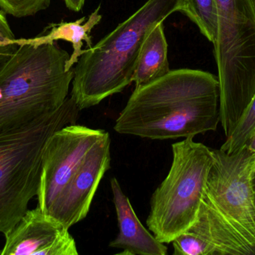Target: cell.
<instances>
[{"mask_svg":"<svg viewBox=\"0 0 255 255\" xmlns=\"http://www.w3.org/2000/svg\"><path fill=\"white\" fill-rule=\"evenodd\" d=\"M181 13L197 25L209 41L214 43L217 31L215 0H184Z\"/></svg>","mask_w":255,"mask_h":255,"instance_id":"14","label":"cell"},{"mask_svg":"<svg viewBox=\"0 0 255 255\" xmlns=\"http://www.w3.org/2000/svg\"><path fill=\"white\" fill-rule=\"evenodd\" d=\"M80 111L70 95L55 112L0 133V234L6 235L17 224L37 196L49 138L76 124Z\"/></svg>","mask_w":255,"mask_h":255,"instance_id":"5","label":"cell"},{"mask_svg":"<svg viewBox=\"0 0 255 255\" xmlns=\"http://www.w3.org/2000/svg\"><path fill=\"white\" fill-rule=\"evenodd\" d=\"M66 7L74 12H79L83 8L85 0H64Z\"/></svg>","mask_w":255,"mask_h":255,"instance_id":"18","label":"cell"},{"mask_svg":"<svg viewBox=\"0 0 255 255\" xmlns=\"http://www.w3.org/2000/svg\"><path fill=\"white\" fill-rule=\"evenodd\" d=\"M172 166L151 196L146 220L163 244H171L196 221L214 162L212 150L192 137L172 144Z\"/></svg>","mask_w":255,"mask_h":255,"instance_id":"7","label":"cell"},{"mask_svg":"<svg viewBox=\"0 0 255 255\" xmlns=\"http://www.w3.org/2000/svg\"><path fill=\"white\" fill-rule=\"evenodd\" d=\"M220 122L218 78L178 69L135 88L114 129L120 134L166 140L215 131Z\"/></svg>","mask_w":255,"mask_h":255,"instance_id":"2","label":"cell"},{"mask_svg":"<svg viewBox=\"0 0 255 255\" xmlns=\"http://www.w3.org/2000/svg\"><path fill=\"white\" fill-rule=\"evenodd\" d=\"M252 4H253V9H254L255 14V0H251Z\"/></svg>","mask_w":255,"mask_h":255,"instance_id":"21","label":"cell"},{"mask_svg":"<svg viewBox=\"0 0 255 255\" xmlns=\"http://www.w3.org/2000/svg\"><path fill=\"white\" fill-rule=\"evenodd\" d=\"M252 184L255 192V166H253V171H252Z\"/></svg>","mask_w":255,"mask_h":255,"instance_id":"20","label":"cell"},{"mask_svg":"<svg viewBox=\"0 0 255 255\" xmlns=\"http://www.w3.org/2000/svg\"><path fill=\"white\" fill-rule=\"evenodd\" d=\"M255 131V95L235 131L226 139L220 149L227 154H235L244 148Z\"/></svg>","mask_w":255,"mask_h":255,"instance_id":"15","label":"cell"},{"mask_svg":"<svg viewBox=\"0 0 255 255\" xmlns=\"http://www.w3.org/2000/svg\"><path fill=\"white\" fill-rule=\"evenodd\" d=\"M214 56L218 70L220 124L232 134L255 95V14L251 0H215Z\"/></svg>","mask_w":255,"mask_h":255,"instance_id":"6","label":"cell"},{"mask_svg":"<svg viewBox=\"0 0 255 255\" xmlns=\"http://www.w3.org/2000/svg\"></svg>","mask_w":255,"mask_h":255,"instance_id":"23","label":"cell"},{"mask_svg":"<svg viewBox=\"0 0 255 255\" xmlns=\"http://www.w3.org/2000/svg\"><path fill=\"white\" fill-rule=\"evenodd\" d=\"M111 168V139L106 132L91 148L58 199L50 216L70 229L88 216L94 196Z\"/></svg>","mask_w":255,"mask_h":255,"instance_id":"10","label":"cell"},{"mask_svg":"<svg viewBox=\"0 0 255 255\" xmlns=\"http://www.w3.org/2000/svg\"><path fill=\"white\" fill-rule=\"evenodd\" d=\"M106 131L70 124L55 132L48 141L37 191V207L50 215L55 204L91 148Z\"/></svg>","mask_w":255,"mask_h":255,"instance_id":"8","label":"cell"},{"mask_svg":"<svg viewBox=\"0 0 255 255\" xmlns=\"http://www.w3.org/2000/svg\"><path fill=\"white\" fill-rule=\"evenodd\" d=\"M15 36L9 25L6 13L0 10V65L3 64L18 47Z\"/></svg>","mask_w":255,"mask_h":255,"instance_id":"17","label":"cell"},{"mask_svg":"<svg viewBox=\"0 0 255 255\" xmlns=\"http://www.w3.org/2000/svg\"><path fill=\"white\" fill-rule=\"evenodd\" d=\"M4 236L0 255H79L69 229L38 207L28 209Z\"/></svg>","mask_w":255,"mask_h":255,"instance_id":"9","label":"cell"},{"mask_svg":"<svg viewBox=\"0 0 255 255\" xmlns=\"http://www.w3.org/2000/svg\"><path fill=\"white\" fill-rule=\"evenodd\" d=\"M55 42L20 44L0 65V133L25 127L59 109L68 97L74 67Z\"/></svg>","mask_w":255,"mask_h":255,"instance_id":"4","label":"cell"},{"mask_svg":"<svg viewBox=\"0 0 255 255\" xmlns=\"http://www.w3.org/2000/svg\"><path fill=\"white\" fill-rule=\"evenodd\" d=\"M52 0H0V9L6 14L22 18L48 8Z\"/></svg>","mask_w":255,"mask_h":255,"instance_id":"16","label":"cell"},{"mask_svg":"<svg viewBox=\"0 0 255 255\" xmlns=\"http://www.w3.org/2000/svg\"><path fill=\"white\" fill-rule=\"evenodd\" d=\"M184 6V0H148L97 44L84 49L70 93L79 109L97 106L130 85L147 34Z\"/></svg>","mask_w":255,"mask_h":255,"instance_id":"3","label":"cell"},{"mask_svg":"<svg viewBox=\"0 0 255 255\" xmlns=\"http://www.w3.org/2000/svg\"><path fill=\"white\" fill-rule=\"evenodd\" d=\"M100 6L93 13L86 16L80 18L74 22H62L59 23H52L45 28L44 31L31 38L15 39L14 43L17 46L24 43L40 45L43 43H52L57 40H62L72 43L73 51L66 64V70H70L79 61L83 53L82 49L84 41L86 42L88 47L93 46L91 33L96 25L101 21L102 15L100 13Z\"/></svg>","mask_w":255,"mask_h":255,"instance_id":"12","label":"cell"},{"mask_svg":"<svg viewBox=\"0 0 255 255\" xmlns=\"http://www.w3.org/2000/svg\"><path fill=\"white\" fill-rule=\"evenodd\" d=\"M246 146L248 148V149L250 150L253 154H255V131L253 133V134L252 135L250 139H249Z\"/></svg>","mask_w":255,"mask_h":255,"instance_id":"19","label":"cell"},{"mask_svg":"<svg viewBox=\"0 0 255 255\" xmlns=\"http://www.w3.org/2000/svg\"><path fill=\"white\" fill-rule=\"evenodd\" d=\"M210 169L195 223L171 244L174 255H255L253 154L212 150Z\"/></svg>","mask_w":255,"mask_h":255,"instance_id":"1","label":"cell"},{"mask_svg":"<svg viewBox=\"0 0 255 255\" xmlns=\"http://www.w3.org/2000/svg\"><path fill=\"white\" fill-rule=\"evenodd\" d=\"M119 234L109 247L124 250L119 255H166L167 247L148 232L136 217L116 178L111 180Z\"/></svg>","mask_w":255,"mask_h":255,"instance_id":"11","label":"cell"},{"mask_svg":"<svg viewBox=\"0 0 255 255\" xmlns=\"http://www.w3.org/2000/svg\"><path fill=\"white\" fill-rule=\"evenodd\" d=\"M168 43L163 22L149 31L142 43L133 72L135 88L145 86L170 71L168 60Z\"/></svg>","mask_w":255,"mask_h":255,"instance_id":"13","label":"cell"},{"mask_svg":"<svg viewBox=\"0 0 255 255\" xmlns=\"http://www.w3.org/2000/svg\"><path fill=\"white\" fill-rule=\"evenodd\" d=\"M253 166H255V154H253Z\"/></svg>","mask_w":255,"mask_h":255,"instance_id":"22","label":"cell"}]
</instances>
